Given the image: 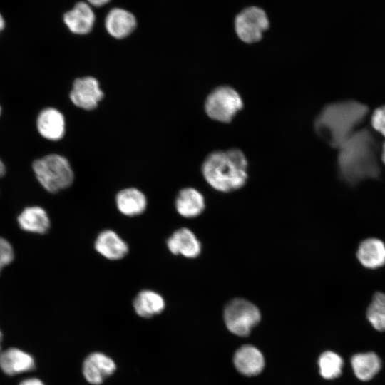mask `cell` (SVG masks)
<instances>
[{
  "mask_svg": "<svg viewBox=\"0 0 385 385\" xmlns=\"http://www.w3.org/2000/svg\"><path fill=\"white\" fill-rule=\"evenodd\" d=\"M337 167L341 178L350 185L381 174L377 145L367 129L356 130L338 148Z\"/></svg>",
  "mask_w": 385,
  "mask_h": 385,
  "instance_id": "1",
  "label": "cell"
},
{
  "mask_svg": "<svg viewBox=\"0 0 385 385\" xmlns=\"http://www.w3.org/2000/svg\"><path fill=\"white\" fill-rule=\"evenodd\" d=\"M368 113V106L356 101L331 103L316 117L314 130L331 147L337 149L356 130Z\"/></svg>",
  "mask_w": 385,
  "mask_h": 385,
  "instance_id": "2",
  "label": "cell"
},
{
  "mask_svg": "<svg viewBox=\"0 0 385 385\" xmlns=\"http://www.w3.org/2000/svg\"><path fill=\"white\" fill-rule=\"evenodd\" d=\"M202 174L215 190L229 192L243 187L247 180V160L238 148L217 150L205 159Z\"/></svg>",
  "mask_w": 385,
  "mask_h": 385,
  "instance_id": "3",
  "label": "cell"
},
{
  "mask_svg": "<svg viewBox=\"0 0 385 385\" xmlns=\"http://www.w3.org/2000/svg\"><path fill=\"white\" fill-rule=\"evenodd\" d=\"M33 170L38 182L50 192L66 189L73 182L74 174L68 160L58 154L35 160Z\"/></svg>",
  "mask_w": 385,
  "mask_h": 385,
  "instance_id": "4",
  "label": "cell"
},
{
  "mask_svg": "<svg viewBox=\"0 0 385 385\" xmlns=\"http://www.w3.org/2000/svg\"><path fill=\"white\" fill-rule=\"evenodd\" d=\"M242 107L240 95L229 86H220L213 89L205 103L207 115L221 123L231 122Z\"/></svg>",
  "mask_w": 385,
  "mask_h": 385,
  "instance_id": "5",
  "label": "cell"
},
{
  "mask_svg": "<svg viewBox=\"0 0 385 385\" xmlns=\"http://www.w3.org/2000/svg\"><path fill=\"white\" fill-rule=\"evenodd\" d=\"M227 328L233 334L245 337L260 321L259 309L247 299L237 298L228 302L224 309Z\"/></svg>",
  "mask_w": 385,
  "mask_h": 385,
  "instance_id": "6",
  "label": "cell"
},
{
  "mask_svg": "<svg viewBox=\"0 0 385 385\" xmlns=\"http://www.w3.org/2000/svg\"><path fill=\"white\" fill-rule=\"evenodd\" d=\"M234 25L235 33L242 41L254 43L262 39L263 33L269 29L270 21L262 9L249 6L235 16Z\"/></svg>",
  "mask_w": 385,
  "mask_h": 385,
  "instance_id": "7",
  "label": "cell"
},
{
  "mask_svg": "<svg viewBox=\"0 0 385 385\" xmlns=\"http://www.w3.org/2000/svg\"><path fill=\"white\" fill-rule=\"evenodd\" d=\"M103 97L99 83L92 76L77 78L70 93V98L76 106L84 110H92Z\"/></svg>",
  "mask_w": 385,
  "mask_h": 385,
  "instance_id": "8",
  "label": "cell"
},
{
  "mask_svg": "<svg viewBox=\"0 0 385 385\" xmlns=\"http://www.w3.org/2000/svg\"><path fill=\"white\" fill-rule=\"evenodd\" d=\"M116 369L115 361L101 352H93L83 361L82 372L85 379L93 385L101 384Z\"/></svg>",
  "mask_w": 385,
  "mask_h": 385,
  "instance_id": "9",
  "label": "cell"
},
{
  "mask_svg": "<svg viewBox=\"0 0 385 385\" xmlns=\"http://www.w3.org/2000/svg\"><path fill=\"white\" fill-rule=\"evenodd\" d=\"M166 246L170 253L185 258L197 257L202 250L201 242L189 228L180 227L168 238Z\"/></svg>",
  "mask_w": 385,
  "mask_h": 385,
  "instance_id": "10",
  "label": "cell"
},
{
  "mask_svg": "<svg viewBox=\"0 0 385 385\" xmlns=\"http://www.w3.org/2000/svg\"><path fill=\"white\" fill-rule=\"evenodd\" d=\"M63 20L71 32L85 35L92 31L96 21V15L89 4L78 1L63 14Z\"/></svg>",
  "mask_w": 385,
  "mask_h": 385,
  "instance_id": "11",
  "label": "cell"
},
{
  "mask_svg": "<svg viewBox=\"0 0 385 385\" xmlns=\"http://www.w3.org/2000/svg\"><path fill=\"white\" fill-rule=\"evenodd\" d=\"M94 249L109 260H121L129 251L127 242L115 231L110 229L98 233L94 241Z\"/></svg>",
  "mask_w": 385,
  "mask_h": 385,
  "instance_id": "12",
  "label": "cell"
},
{
  "mask_svg": "<svg viewBox=\"0 0 385 385\" xmlns=\"http://www.w3.org/2000/svg\"><path fill=\"white\" fill-rule=\"evenodd\" d=\"M105 28L113 38L121 39L130 35L137 27L134 14L123 8H113L105 18Z\"/></svg>",
  "mask_w": 385,
  "mask_h": 385,
  "instance_id": "13",
  "label": "cell"
},
{
  "mask_svg": "<svg viewBox=\"0 0 385 385\" xmlns=\"http://www.w3.org/2000/svg\"><path fill=\"white\" fill-rule=\"evenodd\" d=\"M175 207L181 217L195 218L205 210V200L198 190L191 187L185 188L178 192L175 200Z\"/></svg>",
  "mask_w": 385,
  "mask_h": 385,
  "instance_id": "14",
  "label": "cell"
},
{
  "mask_svg": "<svg viewBox=\"0 0 385 385\" xmlns=\"http://www.w3.org/2000/svg\"><path fill=\"white\" fill-rule=\"evenodd\" d=\"M115 206L122 215L135 217L143 214L148 206L145 194L136 188H127L115 195Z\"/></svg>",
  "mask_w": 385,
  "mask_h": 385,
  "instance_id": "15",
  "label": "cell"
},
{
  "mask_svg": "<svg viewBox=\"0 0 385 385\" xmlns=\"http://www.w3.org/2000/svg\"><path fill=\"white\" fill-rule=\"evenodd\" d=\"M359 262L365 268L376 270L385 265V244L378 238L364 240L356 251Z\"/></svg>",
  "mask_w": 385,
  "mask_h": 385,
  "instance_id": "16",
  "label": "cell"
},
{
  "mask_svg": "<svg viewBox=\"0 0 385 385\" xmlns=\"http://www.w3.org/2000/svg\"><path fill=\"white\" fill-rule=\"evenodd\" d=\"M37 128L43 138L51 140H58L63 138L65 133L64 117L56 108H45L38 116Z\"/></svg>",
  "mask_w": 385,
  "mask_h": 385,
  "instance_id": "17",
  "label": "cell"
},
{
  "mask_svg": "<svg viewBox=\"0 0 385 385\" xmlns=\"http://www.w3.org/2000/svg\"><path fill=\"white\" fill-rule=\"evenodd\" d=\"M34 367L33 357L23 350L9 348L0 352V368L8 375L26 372Z\"/></svg>",
  "mask_w": 385,
  "mask_h": 385,
  "instance_id": "18",
  "label": "cell"
},
{
  "mask_svg": "<svg viewBox=\"0 0 385 385\" xmlns=\"http://www.w3.org/2000/svg\"><path fill=\"white\" fill-rule=\"evenodd\" d=\"M133 307L139 317L150 318L164 311L165 301L160 293L152 289H143L134 298Z\"/></svg>",
  "mask_w": 385,
  "mask_h": 385,
  "instance_id": "19",
  "label": "cell"
},
{
  "mask_svg": "<svg viewBox=\"0 0 385 385\" xmlns=\"http://www.w3.org/2000/svg\"><path fill=\"white\" fill-rule=\"evenodd\" d=\"M234 364L242 374L253 376L262 371L265 361L262 354L257 348L251 345H245L235 352Z\"/></svg>",
  "mask_w": 385,
  "mask_h": 385,
  "instance_id": "20",
  "label": "cell"
},
{
  "mask_svg": "<svg viewBox=\"0 0 385 385\" xmlns=\"http://www.w3.org/2000/svg\"><path fill=\"white\" fill-rule=\"evenodd\" d=\"M17 221L23 230L38 234L46 233L51 225L47 212L38 206L26 207L18 216Z\"/></svg>",
  "mask_w": 385,
  "mask_h": 385,
  "instance_id": "21",
  "label": "cell"
},
{
  "mask_svg": "<svg viewBox=\"0 0 385 385\" xmlns=\"http://www.w3.org/2000/svg\"><path fill=\"white\" fill-rule=\"evenodd\" d=\"M351 362L355 375L361 381L371 379L381 369V361L374 352L356 354Z\"/></svg>",
  "mask_w": 385,
  "mask_h": 385,
  "instance_id": "22",
  "label": "cell"
},
{
  "mask_svg": "<svg viewBox=\"0 0 385 385\" xmlns=\"http://www.w3.org/2000/svg\"><path fill=\"white\" fill-rule=\"evenodd\" d=\"M366 317L375 329L385 331V293L377 292L374 294L366 310Z\"/></svg>",
  "mask_w": 385,
  "mask_h": 385,
  "instance_id": "23",
  "label": "cell"
},
{
  "mask_svg": "<svg viewBox=\"0 0 385 385\" xmlns=\"http://www.w3.org/2000/svg\"><path fill=\"white\" fill-rule=\"evenodd\" d=\"M321 375L327 379L338 377L342 374L343 360L334 352H324L319 360Z\"/></svg>",
  "mask_w": 385,
  "mask_h": 385,
  "instance_id": "24",
  "label": "cell"
},
{
  "mask_svg": "<svg viewBox=\"0 0 385 385\" xmlns=\"http://www.w3.org/2000/svg\"><path fill=\"white\" fill-rule=\"evenodd\" d=\"M14 252L11 244L4 238L0 237V272L14 260Z\"/></svg>",
  "mask_w": 385,
  "mask_h": 385,
  "instance_id": "25",
  "label": "cell"
},
{
  "mask_svg": "<svg viewBox=\"0 0 385 385\" xmlns=\"http://www.w3.org/2000/svg\"><path fill=\"white\" fill-rule=\"evenodd\" d=\"M371 122L374 129L385 137V106L374 110L371 115Z\"/></svg>",
  "mask_w": 385,
  "mask_h": 385,
  "instance_id": "26",
  "label": "cell"
},
{
  "mask_svg": "<svg viewBox=\"0 0 385 385\" xmlns=\"http://www.w3.org/2000/svg\"><path fill=\"white\" fill-rule=\"evenodd\" d=\"M19 385H44V384L38 379L29 378L22 381Z\"/></svg>",
  "mask_w": 385,
  "mask_h": 385,
  "instance_id": "27",
  "label": "cell"
},
{
  "mask_svg": "<svg viewBox=\"0 0 385 385\" xmlns=\"http://www.w3.org/2000/svg\"><path fill=\"white\" fill-rule=\"evenodd\" d=\"M111 0H86V2L91 6L101 7L107 4Z\"/></svg>",
  "mask_w": 385,
  "mask_h": 385,
  "instance_id": "28",
  "label": "cell"
},
{
  "mask_svg": "<svg viewBox=\"0 0 385 385\" xmlns=\"http://www.w3.org/2000/svg\"><path fill=\"white\" fill-rule=\"evenodd\" d=\"M5 19L3 15L0 12V32L2 31L5 27Z\"/></svg>",
  "mask_w": 385,
  "mask_h": 385,
  "instance_id": "29",
  "label": "cell"
},
{
  "mask_svg": "<svg viewBox=\"0 0 385 385\" xmlns=\"http://www.w3.org/2000/svg\"><path fill=\"white\" fill-rule=\"evenodd\" d=\"M5 174V166L2 161L0 160V178Z\"/></svg>",
  "mask_w": 385,
  "mask_h": 385,
  "instance_id": "30",
  "label": "cell"
},
{
  "mask_svg": "<svg viewBox=\"0 0 385 385\" xmlns=\"http://www.w3.org/2000/svg\"><path fill=\"white\" fill-rule=\"evenodd\" d=\"M381 160L385 165V142L384 143L383 147H382Z\"/></svg>",
  "mask_w": 385,
  "mask_h": 385,
  "instance_id": "31",
  "label": "cell"
},
{
  "mask_svg": "<svg viewBox=\"0 0 385 385\" xmlns=\"http://www.w3.org/2000/svg\"><path fill=\"white\" fill-rule=\"evenodd\" d=\"M1 340H2V334L0 331V349H1Z\"/></svg>",
  "mask_w": 385,
  "mask_h": 385,
  "instance_id": "32",
  "label": "cell"
},
{
  "mask_svg": "<svg viewBox=\"0 0 385 385\" xmlns=\"http://www.w3.org/2000/svg\"><path fill=\"white\" fill-rule=\"evenodd\" d=\"M0 114H1V107H0Z\"/></svg>",
  "mask_w": 385,
  "mask_h": 385,
  "instance_id": "33",
  "label": "cell"
}]
</instances>
